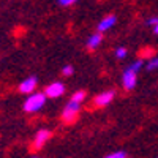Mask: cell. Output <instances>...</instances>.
Returning a JSON list of instances; mask_svg holds the SVG:
<instances>
[{
  "label": "cell",
  "mask_w": 158,
  "mask_h": 158,
  "mask_svg": "<svg viewBox=\"0 0 158 158\" xmlns=\"http://www.w3.org/2000/svg\"><path fill=\"white\" fill-rule=\"evenodd\" d=\"M46 98L48 97H46L44 92H33V94H29V97L25 98V101L22 104V108H24L25 112L35 114L46 104Z\"/></svg>",
  "instance_id": "1"
},
{
  "label": "cell",
  "mask_w": 158,
  "mask_h": 158,
  "mask_svg": "<svg viewBox=\"0 0 158 158\" xmlns=\"http://www.w3.org/2000/svg\"><path fill=\"white\" fill-rule=\"evenodd\" d=\"M79 111H81V103H76V101H68L65 104V108L62 111V120L65 123H73L76 122V118L79 115Z\"/></svg>",
  "instance_id": "2"
},
{
  "label": "cell",
  "mask_w": 158,
  "mask_h": 158,
  "mask_svg": "<svg viewBox=\"0 0 158 158\" xmlns=\"http://www.w3.org/2000/svg\"><path fill=\"white\" fill-rule=\"evenodd\" d=\"M51 138V131L49 130H38L35 136H33V141H32V149L33 150H41L44 146H46V142L49 141Z\"/></svg>",
  "instance_id": "3"
},
{
  "label": "cell",
  "mask_w": 158,
  "mask_h": 158,
  "mask_svg": "<svg viewBox=\"0 0 158 158\" xmlns=\"http://www.w3.org/2000/svg\"><path fill=\"white\" fill-rule=\"evenodd\" d=\"M136 84H138V73L125 68L123 73H122V85H123V89L130 92V90H133L136 87Z\"/></svg>",
  "instance_id": "4"
},
{
  "label": "cell",
  "mask_w": 158,
  "mask_h": 158,
  "mask_svg": "<svg viewBox=\"0 0 158 158\" xmlns=\"http://www.w3.org/2000/svg\"><path fill=\"white\" fill-rule=\"evenodd\" d=\"M114 98H115L114 90H104V92H101V94H98L94 98V104L97 108H104V106H108V104H111Z\"/></svg>",
  "instance_id": "5"
},
{
  "label": "cell",
  "mask_w": 158,
  "mask_h": 158,
  "mask_svg": "<svg viewBox=\"0 0 158 158\" xmlns=\"http://www.w3.org/2000/svg\"><path fill=\"white\" fill-rule=\"evenodd\" d=\"M44 94L48 98H59L65 94V84L60 82V81H56V82H51L46 89H44Z\"/></svg>",
  "instance_id": "6"
},
{
  "label": "cell",
  "mask_w": 158,
  "mask_h": 158,
  "mask_svg": "<svg viewBox=\"0 0 158 158\" xmlns=\"http://www.w3.org/2000/svg\"><path fill=\"white\" fill-rule=\"evenodd\" d=\"M36 85H38L36 76H29V77H25L24 81H21L18 90L21 92V94H27V95H29V94H33V92H35Z\"/></svg>",
  "instance_id": "7"
},
{
  "label": "cell",
  "mask_w": 158,
  "mask_h": 158,
  "mask_svg": "<svg viewBox=\"0 0 158 158\" xmlns=\"http://www.w3.org/2000/svg\"><path fill=\"white\" fill-rule=\"evenodd\" d=\"M117 22V16L115 15H109L106 18H103L98 24H97V32H108L109 29H112Z\"/></svg>",
  "instance_id": "8"
},
{
  "label": "cell",
  "mask_w": 158,
  "mask_h": 158,
  "mask_svg": "<svg viewBox=\"0 0 158 158\" xmlns=\"http://www.w3.org/2000/svg\"><path fill=\"white\" fill-rule=\"evenodd\" d=\"M101 41H103V35H101V32H95V33H92V35L87 38L85 46H87V49H90V51H95V49L101 44Z\"/></svg>",
  "instance_id": "9"
},
{
  "label": "cell",
  "mask_w": 158,
  "mask_h": 158,
  "mask_svg": "<svg viewBox=\"0 0 158 158\" xmlns=\"http://www.w3.org/2000/svg\"><path fill=\"white\" fill-rule=\"evenodd\" d=\"M142 67H144V59H138V60H135L133 63H130L127 68L131 70V71H135V73H139V71L142 70Z\"/></svg>",
  "instance_id": "10"
},
{
  "label": "cell",
  "mask_w": 158,
  "mask_h": 158,
  "mask_svg": "<svg viewBox=\"0 0 158 158\" xmlns=\"http://www.w3.org/2000/svg\"><path fill=\"white\" fill-rule=\"evenodd\" d=\"M85 100V92L84 90H77L71 95V101H76V103H82Z\"/></svg>",
  "instance_id": "11"
},
{
  "label": "cell",
  "mask_w": 158,
  "mask_h": 158,
  "mask_svg": "<svg viewBox=\"0 0 158 158\" xmlns=\"http://www.w3.org/2000/svg\"><path fill=\"white\" fill-rule=\"evenodd\" d=\"M114 54H115V57L117 59H125L127 56H128V51H127V48H123V46H118L117 49H115V52H114Z\"/></svg>",
  "instance_id": "12"
},
{
  "label": "cell",
  "mask_w": 158,
  "mask_h": 158,
  "mask_svg": "<svg viewBox=\"0 0 158 158\" xmlns=\"http://www.w3.org/2000/svg\"><path fill=\"white\" fill-rule=\"evenodd\" d=\"M104 158H128V155L125 150H115V152H111L109 155H106Z\"/></svg>",
  "instance_id": "13"
},
{
  "label": "cell",
  "mask_w": 158,
  "mask_h": 158,
  "mask_svg": "<svg viewBox=\"0 0 158 158\" xmlns=\"http://www.w3.org/2000/svg\"><path fill=\"white\" fill-rule=\"evenodd\" d=\"M147 71H155L158 68V57H152L149 62H147Z\"/></svg>",
  "instance_id": "14"
},
{
  "label": "cell",
  "mask_w": 158,
  "mask_h": 158,
  "mask_svg": "<svg viewBox=\"0 0 158 158\" xmlns=\"http://www.w3.org/2000/svg\"><path fill=\"white\" fill-rule=\"evenodd\" d=\"M74 73V68L71 67V65H65V67L62 68V74L63 76H71Z\"/></svg>",
  "instance_id": "15"
},
{
  "label": "cell",
  "mask_w": 158,
  "mask_h": 158,
  "mask_svg": "<svg viewBox=\"0 0 158 158\" xmlns=\"http://www.w3.org/2000/svg\"><path fill=\"white\" fill-rule=\"evenodd\" d=\"M77 2V0H57V3L60 5V6H71V5H74Z\"/></svg>",
  "instance_id": "16"
},
{
  "label": "cell",
  "mask_w": 158,
  "mask_h": 158,
  "mask_svg": "<svg viewBox=\"0 0 158 158\" xmlns=\"http://www.w3.org/2000/svg\"><path fill=\"white\" fill-rule=\"evenodd\" d=\"M158 24V16H152L147 19V25H152V27H155V25Z\"/></svg>",
  "instance_id": "17"
},
{
  "label": "cell",
  "mask_w": 158,
  "mask_h": 158,
  "mask_svg": "<svg viewBox=\"0 0 158 158\" xmlns=\"http://www.w3.org/2000/svg\"><path fill=\"white\" fill-rule=\"evenodd\" d=\"M142 56H147V57H152V56H153V49H152V48H147V49H142Z\"/></svg>",
  "instance_id": "18"
},
{
  "label": "cell",
  "mask_w": 158,
  "mask_h": 158,
  "mask_svg": "<svg viewBox=\"0 0 158 158\" xmlns=\"http://www.w3.org/2000/svg\"><path fill=\"white\" fill-rule=\"evenodd\" d=\"M153 33H155V35H158V24L153 27Z\"/></svg>",
  "instance_id": "19"
},
{
  "label": "cell",
  "mask_w": 158,
  "mask_h": 158,
  "mask_svg": "<svg viewBox=\"0 0 158 158\" xmlns=\"http://www.w3.org/2000/svg\"><path fill=\"white\" fill-rule=\"evenodd\" d=\"M30 158H43V156H40V155H32Z\"/></svg>",
  "instance_id": "20"
},
{
  "label": "cell",
  "mask_w": 158,
  "mask_h": 158,
  "mask_svg": "<svg viewBox=\"0 0 158 158\" xmlns=\"http://www.w3.org/2000/svg\"><path fill=\"white\" fill-rule=\"evenodd\" d=\"M156 158H158V156H156Z\"/></svg>",
  "instance_id": "21"
}]
</instances>
